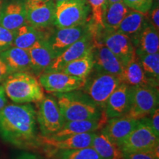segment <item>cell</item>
I'll return each mask as SVG.
<instances>
[{
	"label": "cell",
	"instance_id": "cell-38",
	"mask_svg": "<svg viewBox=\"0 0 159 159\" xmlns=\"http://www.w3.org/2000/svg\"><path fill=\"white\" fill-rule=\"evenodd\" d=\"M15 159H41L35 154L28 152H24L20 153Z\"/></svg>",
	"mask_w": 159,
	"mask_h": 159
},
{
	"label": "cell",
	"instance_id": "cell-18",
	"mask_svg": "<svg viewBox=\"0 0 159 159\" xmlns=\"http://www.w3.org/2000/svg\"><path fill=\"white\" fill-rule=\"evenodd\" d=\"M131 86L121 83L111 94L104 109L107 118L124 116L128 114L130 107Z\"/></svg>",
	"mask_w": 159,
	"mask_h": 159
},
{
	"label": "cell",
	"instance_id": "cell-7",
	"mask_svg": "<svg viewBox=\"0 0 159 159\" xmlns=\"http://www.w3.org/2000/svg\"><path fill=\"white\" fill-rule=\"evenodd\" d=\"M158 88L151 85L131 86V101L128 116L136 119L147 117L158 108Z\"/></svg>",
	"mask_w": 159,
	"mask_h": 159
},
{
	"label": "cell",
	"instance_id": "cell-42",
	"mask_svg": "<svg viewBox=\"0 0 159 159\" xmlns=\"http://www.w3.org/2000/svg\"><path fill=\"white\" fill-rule=\"evenodd\" d=\"M53 1L55 2V3H58V2H63V1H66V0H53Z\"/></svg>",
	"mask_w": 159,
	"mask_h": 159
},
{
	"label": "cell",
	"instance_id": "cell-24",
	"mask_svg": "<svg viewBox=\"0 0 159 159\" xmlns=\"http://www.w3.org/2000/svg\"><path fill=\"white\" fill-rule=\"evenodd\" d=\"M93 47L81 57L67 63L60 71L80 78H88L94 69Z\"/></svg>",
	"mask_w": 159,
	"mask_h": 159
},
{
	"label": "cell",
	"instance_id": "cell-1",
	"mask_svg": "<svg viewBox=\"0 0 159 159\" xmlns=\"http://www.w3.org/2000/svg\"><path fill=\"white\" fill-rule=\"evenodd\" d=\"M37 123L36 111L31 104H7L0 110V137L16 148L37 149L41 145Z\"/></svg>",
	"mask_w": 159,
	"mask_h": 159
},
{
	"label": "cell",
	"instance_id": "cell-32",
	"mask_svg": "<svg viewBox=\"0 0 159 159\" xmlns=\"http://www.w3.org/2000/svg\"><path fill=\"white\" fill-rule=\"evenodd\" d=\"M123 2L130 10L147 14L150 11L153 0H123Z\"/></svg>",
	"mask_w": 159,
	"mask_h": 159
},
{
	"label": "cell",
	"instance_id": "cell-28",
	"mask_svg": "<svg viewBox=\"0 0 159 159\" xmlns=\"http://www.w3.org/2000/svg\"><path fill=\"white\" fill-rule=\"evenodd\" d=\"M130 9L123 2L107 5L103 17L105 31H116Z\"/></svg>",
	"mask_w": 159,
	"mask_h": 159
},
{
	"label": "cell",
	"instance_id": "cell-16",
	"mask_svg": "<svg viewBox=\"0 0 159 159\" xmlns=\"http://www.w3.org/2000/svg\"><path fill=\"white\" fill-rule=\"evenodd\" d=\"M27 24L25 0H4L0 25L7 30L16 31Z\"/></svg>",
	"mask_w": 159,
	"mask_h": 159
},
{
	"label": "cell",
	"instance_id": "cell-17",
	"mask_svg": "<svg viewBox=\"0 0 159 159\" xmlns=\"http://www.w3.org/2000/svg\"><path fill=\"white\" fill-rule=\"evenodd\" d=\"M94 133L70 135V136L53 138L41 136V144H44L52 152L59 150H70L91 147Z\"/></svg>",
	"mask_w": 159,
	"mask_h": 159
},
{
	"label": "cell",
	"instance_id": "cell-23",
	"mask_svg": "<svg viewBox=\"0 0 159 159\" xmlns=\"http://www.w3.org/2000/svg\"><path fill=\"white\" fill-rule=\"evenodd\" d=\"M158 32L150 22L132 40L136 55L159 53Z\"/></svg>",
	"mask_w": 159,
	"mask_h": 159
},
{
	"label": "cell",
	"instance_id": "cell-36",
	"mask_svg": "<svg viewBox=\"0 0 159 159\" xmlns=\"http://www.w3.org/2000/svg\"><path fill=\"white\" fill-rule=\"evenodd\" d=\"M153 27L157 30L159 31V8L158 5H156V7L151 11L150 14V22Z\"/></svg>",
	"mask_w": 159,
	"mask_h": 159
},
{
	"label": "cell",
	"instance_id": "cell-22",
	"mask_svg": "<svg viewBox=\"0 0 159 159\" xmlns=\"http://www.w3.org/2000/svg\"><path fill=\"white\" fill-rule=\"evenodd\" d=\"M0 57L9 69L11 73H33L30 57L27 50L13 46L11 48L0 52Z\"/></svg>",
	"mask_w": 159,
	"mask_h": 159
},
{
	"label": "cell",
	"instance_id": "cell-29",
	"mask_svg": "<svg viewBox=\"0 0 159 159\" xmlns=\"http://www.w3.org/2000/svg\"><path fill=\"white\" fill-rule=\"evenodd\" d=\"M141 66L146 76L152 80L159 81V53L137 55Z\"/></svg>",
	"mask_w": 159,
	"mask_h": 159
},
{
	"label": "cell",
	"instance_id": "cell-13",
	"mask_svg": "<svg viewBox=\"0 0 159 159\" xmlns=\"http://www.w3.org/2000/svg\"><path fill=\"white\" fill-rule=\"evenodd\" d=\"M94 69L97 72L106 73L119 77L123 63L101 41L96 40L93 47Z\"/></svg>",
	"mask_w": 159,
	"mask_h": 159
},
{
	"label": "cell",
	"instance_id": "cell-3",
	"mask_svg": "<svg viewBox=\"0 0 159 159\" xmlns=\"http://www.w3.org/2000/svg\"><path fill=\"white\" fill-rule=\"evenodd\" d=\"M56 99L65 122L99 119L104 114L82 91L56 94Z\"/></svg>",
	"mask_w": 159,
	"mask_h": 159
},
{
	"label": "cell",
	"instance_id": "cell-39",
	"mask_svg": "<svg viewBox=\"0 0 159 159\" xmlns=\"http://www.w3.org/2000/svg\"><path fill=\"white\" fill-rule=\"evenodd\" d=\"M7 104V97L5 94L2 85H0V110Z\"/></svg>",
	"mask_w": 159,
	"mask_h": 159
},
{
	"label": "cell",
	"instance_id": "cell-6",
	"mask_svg": "<svg viewBox=\"0 0 159 159\" xmlns=\"http://www.w3.org/2000/svg\"><path fill=\"white\" fill-rule=\"evenodd\" d=\"M122 152L148 151L159 148V136H156L146 117L138 124L119 145Z\"/></svg>",
	"mask_w": 159,
	"mask_h": 159
},
{
	"label": "cell",
	"instance_id": "cell-4",
	"mask_svg": "<svg viewBox=\"0 0 159 159\" xmlns=\"http://www.w3.org/2000/svg\"><path fill=\"white\" fill-rule=\"evenodd\" d=\"M90 10L86 0H66L56 3L54 25L61 29L84 24L88 21Z\"/></svg>",
	"mask_w": 159,
	"mask_h": 159
},
{
	"label": "cell",
	"instance_id": "cell-33",
	"mask_svg": "<svg viewBox=\"0 0 159 159\" xmlns=\"http://www.w3.org/2000/svg\"><path fill=\"white\" fill-rule=\"evenodd\" d=\"M122 159H159V148L148 151L122 152Z\"/></svg>",
	"mask_w": 159,
	"mask_h": 159
},
{
	"label": "cell",
	"instance_id": "cell-37",
	"mask_svg": "<svg viewBox=\"0 0 159 159\" xmlns=\"http://www.w3.org/2000/svg\"><path fill=\"white\" fill-rule=\"evenodd\" d=\"M11 74L9 69L4 63V61L0 57V83H2V82L5 80L6 77L8 76V75Z\"/></svg>",
	"mask_w": 159,
	"mask_h": 159
},
{
	"label": "cell",
	"instance_id": "cell-20",
	"mask_svg": "<svg viewBox=\"0 0 159 159\" xmlns=\"http://www.w3.org/2000/svg\"><path fill=\"white\" fill-rule=\"evenodd\" d=\"M121 83L130 86L151 85L158 88V82L148 78L141 66L139 57L135 54L123 66V69L118 77Z\"/></svg>",
	"mask_w": 159,
	"mask_h": 159
},
{
	"label": "cell",
	"instance_id": "cell-9",
	"mask_svg": "<svg viewBox=\"0 0 159 159\" xmlns=\"http://www.w3.org/2000/svg\"><path fill=\"white\" fill-rule=\"evenodd\" d=\"M39 78L43 89L49 94H63L81 90L86 82V79L72 76L61 71H44Z\"/></svg>",
	"mask_w": 159,
	"mask_h": 159
},
{
	"label": "cell",
	"instance_id": "cell-25",
	"mask_svg": "<svg viewBox=\"0 0 159 159\" xmlns=\"http://www.w3.org/2000/svg\"><path fill=\"white\" fill-rule=\"evenodd\" d=\"M48 35L43 30L38 29L27 23L15 31L13 46L28 50L39 40Z\"/></svg>",
	"mask_w": 159,
	"mask_h": 159
},
{
	"label": "cell",
	"instance_id": "cell-27",
	"mask_svg": "<svg viewBox=\"0 0 159 159\" xmlns=\"http://www.w3.org/2000/svg\"><path fill=\"white\" fill-rule=\"evenodd\" d=\"M147 23L146 14L130 10L116 31L128 35L133 40L138 35Z\"/></svg>",
	"mask_w": 159,
	"mask_h": 159
},
{
	"label": "cell",
	"instance_id": "cell-2",
	"mask_svg": "<svg viewBox=\"0 0 159 159\" xmlns=\"http://www.w3.org/2000/svg\"><path fill=\"white\" fill-rule=\"evenodd\" d=\"M7 98L16 104L40 102L44 97L42 86L30 72H13L2 82Z\"/></svg>",
	"mask_w": 159,
	"mask_h": 159
},
{
	"label": "cell",
	"instance_id": "cell-41",
	"mask_svg": "<svg viewBox=\"0 0 159 159\" xmlns=\"http://www.w3.org/2000/svg\"><path fill=\"white\" fill-rule=\"evenodd\" d=\"M4 0H0V17H1V13H2V8Z\"/></svg>",
	"mask_w": 159,
	"mask_h": 159
},
{
	"label": "cell",
	"instance_id": "cell-8",
	"mask_svg": "<svg viewBox=\"0 0 159 159\" xmlns=\"http://www.w3.org/2000/svg\"><path fill=\"white\" fill-rule=\"evenodd\" d=\"M39 102L37 122L42 136L50 137L61 130L65 121L55 97H44Z\"/></svg>",
	"mask_w": 159,
	"mask_h": 159
},
{
	"label": "cell",
	"instance_id": "cell-43",
	"mask_svg": "<svg viewBox=\"0 0 159 159\" xmlns=\"http://www.w3.org/2000/svg\"><path fill=\"white\" fill-rule=\"evenodd\" d=\"M156 2H157V5H158V2H159V0H156Z\"/></svg>",
	"mask_w": 159,
	"mask_h": 159
},
{
	"label": "cell",
	"instance_id": "cell-11",
	"mask_svg": "<svg viewBox=\"0 0 159 159\" xmlns=\"http://www.w3.org/2000/svg\"><path fill=\"white\" fill-rule=\"evenodd\" d=\"M27 23L40 30L54 25L55 3L53 0H25Z\"/></svg>",
	"mask_w": 159,
	"mask_h": 159
},
{
	"label": "cell",
	"instance_id": "cell-31",
	"mask_svg": "<svg viewBox=\"0 0 159 159\" xmlns=\"http://www.w3.org/2000/svg\"><path fill=\"white\" fill-rule=\"evenodd\" d=\"M92 12V21L98 29L104 30L103 17L107 7V0H86Z\"/></svg>",
	"mask_w": 159,
	"mask_h": 159
},
{
	"label": "cell",
	"instance_id": "cell-30",
	"mask_svg": "<svg viewBox=\"0 0 159 159\" xmlns=\"http://www.w3.org/2000/svg\"><path fill=\"white\" fill-rule=\"evenodd\" d=\"M55 159H102L91 147L70 150L52 152Z\"/></svg>",
	"mask_w": 159,
	"mask_h": 159
},
{
	"label": "cell",
	"instance_id": "cell-12",
	"mask_svg": "<svg viewBox=\"0 0 159 159\" xmlns=\"http://www.w3.org/2000/svg\"><path fill=\"white\" fill-rule=\"evenodd\" d=\"M93 25V21H87L82 25L71 27L57 29L48 37L52 49L56 57L71 44L81 39Z\"/></svg>",
	"mask_w": 159,
	"mask_h": 159
},
{
	"label": "cell",
	"instance_id": "cell-10",
	"mask_svg": "<svg viewBox=\"0 0 159 159\" xmlns=\"http://www.w3.org/2000/svg\"><path fill=\"white\" fill-rule=\"evenodd\" d=\"M98 35V29L93 23L91 29L81 39L57 55L45 71H60L67 63L82 56L94 47Z\"/></svg>",
	"mask_w": 159,
	"mask_h": 159
},
{
	"label": "cell",
	"instance_id": "cell-35",
	"mask_svg": "<svg viewBox=\"0 0 159 159\" xmlns=\"http://www.w3.org/2000/svg\"><path fill=\"white\" fill-rule=\"evenodd\" d=\"M147 120L156 136H159V109L157 108L150 116L146 117Z\"/></svg>",
	"mask_w": 159,
	"mask_h": 159
},
{
	"label": "cell",
	"instance_id": "cell-40",
	"mask_svg": "<svg viewBox=\"0 0 159 159\" xmlns=\"http://www.w3.org/2000/svg\"><path fill=\"white\" fill-rule=\"evenodd\" d=\"M123 0H107V5H111V4H114L116 2H122Z\"/></svg>",
	"mask_w": 159,
	"mask_h": 159
},
{
	"label": "cell",
	"instance_id": "cell-21",
	"mask_svg": "<svg viewBox=\"0 0 159 159\" xmlns=\"http://www.w3.org/2000/svg\"><path fill=\"white\" fill-rule=\"evenodd\" d=\"M107 121H108V118L104 113L102 116L99 119L65 122L61 130L50 137L61 138V137L70 136V135L97 132L103 128Z\"/></svg>",
	"mask_w": 159,
	"mask_h": 159
},
{
	"label": "cell",
	"instance_id": "cell-14",
	"mask_svg": "<svg viewBox=\"0 0 159 159\" xmlns=\"http://www.w3.org/2000/svg\"><path fill=\"white\" fill-rule=\"evenodd\" d=\"M97 40L102 41L120 60L123 65L130 61L136 53L132 39L128 35L119 32L105 31L102 36Z\"/></svg>",
	"mask_w": 159,
	"mask_h": 159
},
{
	"label": "cell",
	"instance_id": "cell-5",
	"mask_svg": "<svg viewBox=\"0 0 159 159\" xmlns=\"http://www.w3.org/2000/svg\"><path fill=\"white\" fill-rule=\"evenodd\" d=\"M121 82L119 77L106 73L97 72L89 77L81 91L94 102L95 105L104 111L105 104L111 94L114 92Z\"/></svg>",
	"mask_w": 159,
	"mask_h": 159
},
{
	"label": "cell",
	"instance_id": "cell-26",
	"mask_svg": "<svg viewBox=\"0 0 159 159\" xmlns=\"http://www.w3.org/2000/svg\"><path fill=\"white\" fill-rule=\"evenodd\" d=\"M91 148L102 159H122V152L119 145L113 142L102 131L94 134Z\"/></svg>",
	"mask_w": 159,
	"mask_h": 159
},
{
	"label": "cell",
	"instance_id": "cell-15",
	"mask_svg": "<svg viewBox=\"0 0 159 159\" xmlns=\"http://www.w3.org/2000/svg\"><path fill=\"white\" fill-rule=\"evenodd\" d=\"M49 35L39 40L27 50L30 57L32 72L35 76L39 77L44 72L56 57L49 43Z\"/></svg>",
	"mask_w": 159,
	"mask_h": 159
},
{
	"label": "cell",
	"instance_id": "cell-19",
	"mask_svg": "<svg viewBox=\"0 0 159 159\" xmlns=\"http://www.w3.org/2000/svg\"><path fill=\"white\" fill-rule=\"evenodd\" d=\"M139 120L128 114L108 119L102 128V132L117 145H119L138 124Z\"/></svg>",
	"mask_w": 159,
	"mask_h": 159
},
{
	"label": "cell",
	"instance_id": "cell-34",
	"mask_svg": "<svg viewBox=\"0 0 159 159\" xmlns=\"http://www.w3.org/2000/svg\"><path fill=\"white\" fill-rule=\"evenodd\" d=\"M15 31L10 30L0 25V52L13 46Z\"/></svg>",
	"mask_w": 159,
	"mask_h": 159
}]
</instances>
